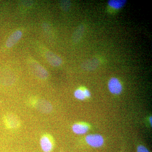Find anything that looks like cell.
I'll list each match as a JSON object with an SVG mask.
<instances>
[{
    "mask_svg": "<svg viewBox=\"0 0 152 152\" xmlns=\"http://www.w3.org/2000/svg\"><path fill=\"white\" fill-rule=\"evenodd\" d=\"M40 145L41 148L44 152H50L51 151L53 148V143L48 137L43 136L40 140Z\"/></svg>",
    "mask_w": 152,
    "mask_h": 152,
    "instance_id": "obj_7",
    "label": "cell"
},
{
    "mask_svg": "<svg viewBox=\"0 0 152 152\" xmlns=\"http://www.w3.org/2000/svg\"><path fill=\"white\" fill-rule=\"evenodd\" d=\"M137 152H150L145 146L140 145L137 148Z\"/></svg>",
    "mask_w": 152,
    "mask_h": 152,
    "instance_id": "obj_15",
    "label": "cell"
},
{
    "mask_svg": "<svg viewBox=\"0 0 152 152\" xmlns=\"http://www.w3.org/2000/svg\"><path fill=\"white\" fill-rule=\"evenodd\" d=\"M84 91L86 97V98H90L91 96V92H90L87 89L84 90Z\"/></svg>",
    "mask_w": 152,
    "mask_h": 152,
    "instance_id": "obj_16",
    "label": "cell"
},
{
    "mask_svg": "<svg viewBox=\"0 0 152 152\" xmlns=\"http://www.w3.org/2000/svg\"><path fill=\"white\" fill-rule=\"evenodd\" d=\"M22 5L25 7H30L32 6L34 1H21Z\"/></svg>",
    "mask_w": 152,
    "mask_h": 152,
    "instance_id": "obj_14",
    "label": "cell"
},
{
    "mask_svg": "<svg viewBox=\"0 0 152 152\" xmlns=\"http://www.w3.org/2000/svg\"><path fill=\"white\" fill-rule=\"evenodd\" d=\"M45 57L48 62L53 66L58 67L62 64L61 58L50 51L45 52Z\"/></svg>",
    "mask_w": 152,
    "mask_h": 152,
    "instance_id": "obj_4",
    "label": "cell"
},
{
    "mask_svg": "<svg viewBox=\"0 0 152 152\" xmlns=\"http://www.w3.org/2000/svg\"><path fill=\"white\" fill-rule=\"evenodd\" d=\"M126 1L124 0H110L108 2L110 7L114 10H118L121 9L125 4Z\"/></svg>",
    "mask_w": 152,
    "mask_h": 152,
    "instance_id": "obj_10",
    "label": "cell"
},
{
    "mask_svg": "<svg viewBox=\"0 0 152 152\" xmlns=\"http://www.w3.org/2000/svg\"><path fill=\"white\" fill-rule=\"evenodd\" d=\"M100 61L96 58L86 60L83 62L81 64V67L84 70L88 71H91L97 69L100 65Z\"/></svg>",
    "mask_w": 152,
    "mask_h": 152,
    "instance_id": "obj_6",
    "label": "cell"
},
{
    "mask_svg": "<svg viewBox=\"0 0 152 152\" xmlns=\"http://www.w3.org/2000/svg\"><path fill=\"white\" fill-rule=\"evenodd\" d=\"M23 32L20 30H17L14 32L8 38L6 43L7 48H11L14 46L21 39Z\"/></svg>",
    "mask_w": 152,
    "mask_h": 152,
    "instance_id": "obj_5",
    "label": "cell"
},
{
    "mask_svg": "<svg viewBox=\"0 0 152 152\" xmlns=\"http://www.w3.org/2000/svg\"><path fill=\"white\" fill-rule=\"evenodd\" d=\"M86 140L89 145L93 148H100L104 144L103 137L100 135L97 134H90L87 136Z\"/></svg>",
    "mask_w": 152,
    "mask_h": 152,
    "instance_id": "obj_3",
    "label": "cell"
},
{
    "mask_svg": "<svg viewBox=\"0 0 152 152\" xmlns=\"http://www.w3.org/2000/svg\"><path fill=\"white\" fill-rule=\"evenodd\" d=\"M60 7L62 10L64 12H67L70 9L71 2L70 1L64 0L60 1Z\"/></svg>",
    "mask_w": 152,
    "mask_h": 152,
    "instance_id": "obj_12",
    "label": "cell"
},
{
    "mask_svg": "<svg viewBox=\"0 0 152 152\" xmlns=\"http://www.w3.org/2000/svg\"><path fill=\"white\" fill-rule=\"evenodd\" d=\"M150 124H151V125H152V117H151V118H150Z\"/></svg>",
    "mask_w": 152,
    "mask_h": 152,
    "instance_id": "obj_17",
    "label": "cell"
},
{
    "mask_svg": "<svg viewBox=\"0 0 152 152\" xmlns=\"http://www.w3.org/2000/svg\"><path fill=\"white\" fill-rule=\"evenodd\" d=\"M74 96L76 99L80 100H83L86 98L84 90H82L81 89L76 90L74 92Z\"/></svg>",
    "mask_w": 152,
    "mask_h": 152,
    "instance_id": "obj_13",
    "label": "cell"
},
{
    "mask_svg": "<svg viewBox=\"0 0 152 152\" xmlns=\"http://www.w3.org/2000/svg\"><path fill=\"white\" fill-rule=\"evenodd\" d=\"M73 132L77 134H84L88 132L89 127L84 124H76L72 127Z\"/></svg>",
    "mask_w": 152,
    "mask_h": 152,
    "instance_id": "obj_9",
    "label": "cell"
},
{
    "mask_svg": "<svg viewBox=\"0 0 152 152\" xmlns=\"http://www.w3.org/2000/svg\"><path fill=\"white\" fill-rule=\"evenodd\" d=\"M37 107L39 110L44 113H49L52 110V106L50 103L46 101L41 100L39 102Z\"/></svg>",
    "mask_w": 152,
    "mask_h": 152,
    "instance_id": "obj_11",
    "label": "cell"
},
{
    "mask_svg": "<svg viewBox=\"0 0 152 152\" xmlns=\"http://www.w3.org/2000/svg\"><path fill=\"white\" fill-rule=\"evenodd\" d=\"M30 66L36 75L40 78L46 79L48 77L49 73L48 71L37 62L31 61Z\"/></svg>",
    "mask_w": 152,
    "mask_h": 152,
    "instance_id": "obj_2",
    "label": "cell"
},
{
    "mask_svg": "<svg viewBox=\"0 0 152 152\" xmlns=\"http://www.w3.org/2000/svg\"><path fill=\"white\" fill-rule=\"evenodd\" d=\"M108 88L110 92L113 94L118 95L123 91V86L119 80L113 77L109 80Z\"/></svg>",
    "mask_w": 152,
    "mask_h": 152,
    "instance_id": "obj_1",
    "label": "cell"
},
{
    "mask_svg": "<svg viewBox=\"0 0 152 152\" xmlns=\"http://www.w3.org/2000/svg\"><path fill=\"white\" fill-rule=\"evenodd\" d=\"M85 26L83 25H79L72 35V42L74 44L78 43L81 39L85 31Z\"/></svg>",
    "mask_w": 152,
    "mask_h": 152,
    "instance_id": "obj_8",
    "label": "cell"
}]
</instances>
